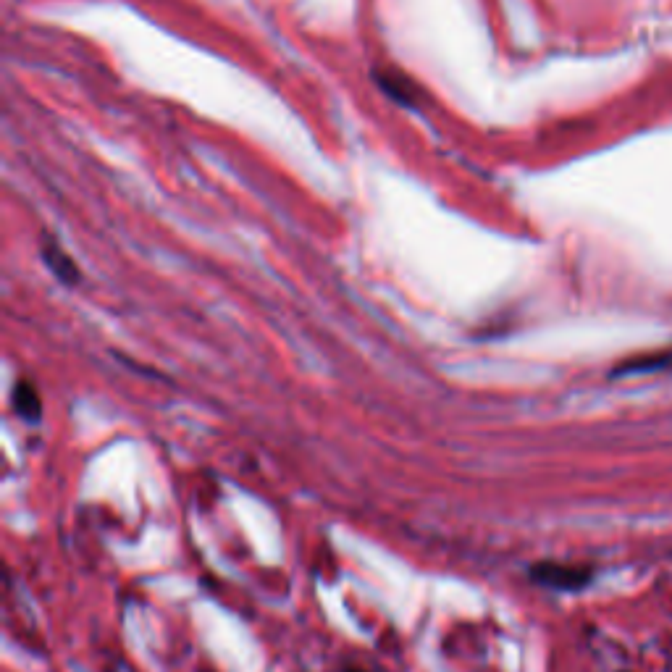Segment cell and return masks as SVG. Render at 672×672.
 I'll list each match as a JSON object with an SVG mask.
<instances>
[{"label": "cell", "instance_id": "obj_1", "mask_svg": "<svg viewBox=\"0 0 672 672\" xmlns=\"http://www.w3.org/2000/svg\"><path fill=\"white\" fill-rule=\"evenodd\" d=\"M533 581L541 586L557 588V591H578L591 581V570L588 567L560 565V562H541L531 570Z\"/></svg>", "mask_w": 672, "mask_h": 672}, {"label": "cell", "instance_id": "obj_2", "mask_svg": "<svg viewBox=\"0 0 672 672\" xmlns=\"http://www.w3.org/2000/svg\"><path fill=\"white\" fill-rule=\"evenodd\" d=\"M14 410L19 413V418L29 420V423H37L42 415V405L37 392L32 389V384L27 381H19L14 389Z\"/></svg>", "mask_w": 672, "mask_h": 672}, {"label": "cell", "instance_id": "obj_3", "mask_svg": "<svg viewBox=\"0 0 672 672\" xmlns=\"http://www.w3.org/2000/svg\"><path fill=\"white\" fill-rule=\"evenodd\" d=\"M42 255H45V263L50 266V271L56 273L63 284H77L79 271H77V266L71 263V258L66 255V252L58 250L56 245H45L42 247Z\"/></svg>", "mask_w": 672, "mask_h": 672}, {"label": "cell", "instance_id": "obj_4", "mask_svg": "<svg viewBox=\"0 0 672 672\" xmlns=\"http://www.w3.org/2000/svg\"><path fill=\"white\" fill-rule=\"evenodd\" d=\"M665 368H672V350L651 352V355L636 357V360L620 365L617 373H646V371H665Z\"/></svg>", "mask_w": 672, "mask_h": 672}]
</instances>
